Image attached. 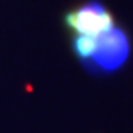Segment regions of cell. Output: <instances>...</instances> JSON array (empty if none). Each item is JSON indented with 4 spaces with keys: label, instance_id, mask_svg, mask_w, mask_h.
Returning a JSON list of instances; mask_svg holds the SVG:
<instances>
[{
    "label": "cell",
    "instance_id": "obj_3",
    "mask_svg": "<svg viewBox=\"0 0 133 133\" xmlns=\"http://www.w3.org/2000/svg\"><path fill=\"white\" fill-rule=\"evenodd\" d=\"M95 42L96 37L93 35H83V34H75V37L72 39V50L75 53V56L80 59V63L87 61L93 50H95Z\"/></svg>",
    "mask_w": 133,
    "mask_h": 133
},
{
    "label": "cell",
    "instance_id": "obj_2",
    "mask_svg": "<svg viewBox=\"0 0 133 133\" xmlns=\"http://www.w3.org/2000/svg\"><path fill=\"white\" fill-rule=\"evenodd\" d=\"M66 26L75 34L96 37L114 26L111 11L98 0H91L69 11L64 18Z\"/></svg>",
    "mask_w": 133,
    "mask_h": 133
},
{
    "label": "cell",
    "instance_id": "obj_1",
    "mask_svg": "<svg viewBox=\"0 0 133 133\" xmlns=\"http://www.w3.org/2000/svg\"><path fill=\"white\" fill-rule=\"evenodd\" d=\"M130 56V40L122 27H111L96 35L95 50L82 66L93 75H104L119 71Z\"/></svg>",
    "mask_w": 133,
    "mask_h": 133
}]
</instances>
